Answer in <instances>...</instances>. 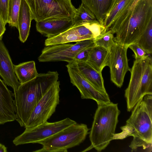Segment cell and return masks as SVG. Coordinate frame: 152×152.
<instances>
[{
	"label": "cell",
	"mask_w": 152,
	"mask_h": 152,
	"mask_svg": "<svg viewBox=\"0 0 152 152\" xmlns=\"http://www.w3.org/2000/svg\"><path fill=\"white\" fill-rule=\"evenodd\" d=\"M36 22L52 18L72 19L76 9L71 0H25Z\"/></svg>",
	"instance_id": "7"
},
{
	"label": "cell",
	"mask_w": 152,
	"mask_h": 152,
	"mask_svg": "<svg viewBox=\"0 0 152 152\" xmlns=\"http://www.w3.org/2000/svg\"><path fill=\"white\" fill-rule=\"evenodd\" d=\"M9 0H0V17L6 25L8 23Z\"/></svg>",
	"instance_id": "29"
},
{
	"label": "cell",
	"mask_w": 152,
	"mask_h": 152,
	"mask_svg": "<svg viewBox=\"0 0 152 152\" xmlns=\"http://www.w3.org/2000/svg\"><path fill=\"white\" fill-rule=\"evenodd\" d=\"M14 64L7 48L0 40V75L14 93L20 85L14 72Z\"/></svg>",
	"instance_id": "14"
},
{
	"label": "cell",
	"mask_w": 152,
	"mask_h": 152,
	"mask_svg": "<svg viewBox=\"0 0 152 152\" xmlns=\"http://www.w3.org/2000/svg\"><path fill=\"white\" fill-rule=\"evenodd\" d=\"M94 45V39L57 44L45 46L38 58L40 62L64 61L68 63L75 61L77 54L83 49Z\"/></svg>",
	"instance_id": "9"
},
{
	"label": "cell",
	"mask_w": 152,
	"mask_h": 152,
	"mask_svg": "<svg viewBox=\"0 0 152 152\" xmlns=\"http://www.w3.org/2000/svg\"><path fill=\"white\" fill-rule=\"evenodd\" d=\"M21 0H9L8 23L9 26L18 28V20Z\"/></svg>",
	"instance_id": "25"
},
{
	"label": "cell",
	"mask_w": 152,
	"mask_h": 152,
	"mask_svg": "<svg viewBox=\"0 0 152 152\" xmlns=\"http://www.w3.org/2000/svg\"><path fill=\"white\" fill-rule=\"evenodd\" d=\"M142 48L148 54L152 53V20L143 33L135 42Z\"/></svg>",
	"instance_id": "24"
},
{
	"label": "cell",
	"mask_w": 152,
	"mask_h": 152,
	"mask_svg": "<svg viewBox=\"0 0 152 152\" xmlns=\"http://www.w3.org/2000/svg\"><path fill=\"white\" fill-rule=\"evenodd\" d=\"M75 61L82 75L88 82L99 91L107 93L101 72L96 70L87 62Z\"/></svg>",
	"instance_id": "18"
},
{
	"label": "cell",
	"mask_w": 152,
	"mask_h": 152,
	"mask_svg": "<svg viewBox=\"0 0 152 152\" xmlns=\"http://www.w3.org/2000/svg\"><path fill=\"white\" fill-rule=\"evenodd\" d=\"M13 93L0 78V124L16 119Z\"/></svg>",
	"instance_id": "16"
},
{
	"label": "cell",
	"mask_w": 152,
	"mask_h": 152,
	"mask_svg": "<svg viewBox=\"0 0 152 152\" xmlns=\"http://www.w3.org/2000/svg\"><path fill=\"white\" fill-rule=\"evenodd\" d=\"M30 8L25 0H21L18 20V28L20 41L25 42L29 36L32 20Z\"/></svg>",
	"instance_id": "19"
},
{
	"label": "cell",
	"mask_w": 152,
	"mask_h": 152,
	"mask_svg": "<svg viewBox=\"0 0 152 152\" xmlns=\"http://www.w3.org/2000/svg\"><path fill=\"white\" fill-rule=\"evenodd\" d=\"M7 148L3 145L0 143V152H7Z\"/></svg>",
	"instance_id": "32"
},
{
	"label": "cell",
	"mask_w": 152,
	"mask_h": 152,
	"mask_svg": "<svg viewBox=\"0 0 152 152\" xmlns=\"http://www.w3.org/2000/svg\"><path fill=\"white\" fill-rule=\"evenodd\" d=\"M133 137V140L129 145L132 151H138L139 149L142 150V151H152V143H148L137 137Z\"/></svg>",
	"instance_id": "27"
},
{
	"label": "cell",
	"mask_w": 152,
	"mask_h": 152,
	"mask_svg": "<svg viewBox=\"0 0 152 152\" xmlns=\"http://www.w3.org/2000/svg\"><path fill=\"white\" fill-rule=\"evenodd\" d=\"M152 20V0H139L110 28L114 41L127 46L135 42Z\"/></svg>",
	"instance_id": "2"
},
{
	"label": "cell",
	"mask_w": 152,
	"mask_h": 152,
	"mask_svg": "<svg viewBox=\"0 0 152 152\" xmlns=\"http://www.w3.org/2000/svg\"><path fill=\"white\" fill-rule=\"evenodd\" d=\"M15 74L20 84H23L35 78L38 75L35 62L30 61L14 65Z\"/></svg>",
	"instance_id": "22"
},
{
	"label": "cell",
	"mask_w": 152,
	"mask_h": 152,
	"mask_svg": "<svg viewBox=\"0 0 152 152\" xmlns=\"http://www.w3.org/2000/svg\"><path fill=\"white\" fill-rule=\"evenodd\" d=\"M143 98H141L134 107L126 125L121 127L122 132L115 134V139L132 136L152 143V112L148 110Z\"/></svg>",
	"instance_id": "6"
},
{
	"label": "cell",
	"mask_w": 152,
	"mask_h": 152,
	"mask_svg": "<svg viewBox=\"0 0 152 152\" xmlns=\"http://www.w3.org/2000/svg\"><path fill=\"white\" fill-rule=\"evenodd\" d=\"M60 82L57 81L48 90L33 109L24 127L31 128L43 124L55 112L59 102Z\"/></svg>",
	"instance_id": "8"
},
{
	"label": "cell",
	"mask_w": 152,
	"mask_h": 152,
	"mask_svg": "<svg viewBox=\"0 0 152 152\" xmlns=\"http://www.w3.org/2000/svg\"><path fill=\"white\" fill-rule=\"evenodd\" d=\"M73 26L72 19L57 18L36 22L37 31L47 37L58 35Z\"/></svg>",
	"instance_id": "15"
},
{
	"label": "cell",
	"mask_w": 152,
	"mask_h": 152,
	"mask_svg": "<svg viewBox=\"0 0 152 152\" xmlns=\"http://www.w3.org/2000/svg\"><path fill=\"white\" fill-rule=\"evenodd\" d=\"M97 20L93 12L82 3L79 7L76 9L75 15L72 19L73 26L81 25Z\"/></svg>",
	"instance_id": "23"
},
{
	"label": "cell",
	"mask_w": 152,
	"mask_h": 152,
	"mask_svg": "<svg viewBox=\"0 0 152 152\" xmlns=\"http://www.w3.org/2000/svg\"><path fill=\"white\" fill-rule=\"evenodd\" d=\"M120 113L118 104L98 105L89 134L91 145L84 151L93 148L98 152L104 149L114 139Z\"/></svg>",
	"instance_id": "3"
},
{
	"label": "cell",
	"mask_w": 152,
	"mask_h": 152,
	"mask_svg": "<svg viewBox=\"0 0 152 152\" xmlns=\"http://www.w3.org/2000/svg\"><path fill=\"white\" fill-rule=\"evenodd\" d=\"M57 71L38 73L34 79L21 84L13 93L16 120L21 126L25 127L39 101L58 79Z\"/></svg>",
	"instance_id": "1"
},
{
	"label": "cell",
	"mask_w": 152,
	"mask_h": 152,
	"mask_svg": "<svg viewBox=\"0 0 152 152\" xmlns=\"http://www.w3.org/2000/svg\"><path fill=\"white\" fill-rule=\"evenodd\" d=\"M103 26L104 21L109 12L113 0H81Z\"/></svg>",
	"instance_id": "21"
},
{
	"label": "cell",
	"mask_w": 152,
	"mask_h": 152,
	"mask_svg": "<svg viewBox=\"0 0 152 152\" xmlns=\"http://www.w3.org/2000/svg\"><path fill=\"white\" fill-rule=\"evenodd\" d=\"M139 0H134L133 3L132 4V5L131 6L130 10L132 9L134 7V6H135V5L137 3V2Z\"/></svg>",
	"instance_id": "33"
},
{
	"label": "cell",
	"mask_w": 152,
	"mask_h": 152,
	"mask_svg": "<svg viewBox=\"0 0 152 152\" xmlns=\"http://www.w3.org/2000/svg\"><path fill=\"white\" fill-rule=\"evenodd\" d=\"M102 34L93 26L83 25L73 26L65 32L56 36L47 37L45 46L94 39Z\"/></svg>",
	"instance_id": "13"
},
{
	"label": "cell",
	"mask_w": 152,
	"mask_h": 152,
	"mask_svg": "<svg viewBox=\"0 0 152 152\" xmlns=\"http://www.w3.org/2000/svg\"><path fill=\"white\" fill-rule=\"evenodd\" d=\"M76 123L69 118L54 122L47 121L36 126L25 129L22 134L14 139L13 142L16 146L37 143Z\"/></svg>",
	"instance_id": "10"
},
{
	"label": "cell",
	"mask_w": 152,
	"mask_h": 152,
	"mask_svg": "<svg viewBox=\"0 0 152 152\" xmlns=\"http://www.w3.org/2000/svg\"><path fill=\"white\" fill-rule=\"evenodd\" d=\"M93 46L86 48L79 52L75 57V61L87 62L88 59L91 49Z\"/></svg>",
	"instance_id": "30"
},
{
	"label": "cell",
	"mask_w": 152,
	"mask_h": 152,
	"mask_svg": "<svg viewBox=\"0 0 152 152\" xmlns=\"http://www.w3.org/2000/svg\"><path fill=\"white\" fill-rule=\"evenodd\" d=\"M109 56V50L94 45L91 49L87 62L96 70L102 73L104 68L108 66Z\"/></svg>",
	"instance_id": "20"
},
{
	"label": "cell",
	"mask_w": 152,
	"mask_h": 152,
	"mask_svg": "<svg viewBox=\"0 0 152 152\" xmlns=\"http://www.w3.org/2000/svg\"><path fill=\"white\" fill-rule=\"evenodd\" d=\"M134 0H113L110 9L104 21L103 26L107 31L131 8Z\"/></svg>",
	"instance_id": "17"
},
{
	"label": "cell",
	"mask_w": 152,
	"mask_h": 152,
	"mask_svg": "<svg viewBox=\"0 0 152 152\" xmlns=\"http://www.w3.org/2000/svg\"><path fill=\"white\" fill-rule=\"evenodd\" d=\"M5 25L6 24L0 17V40H1L3 35L6 30Z\"/></svg>",
	"instance_id": "31"
},
{
	"label": "cell",
	"mask_w": 152,
	"mask_h": 152,
	"mask_svg": "<svg viewBox=\"0 0 152 152\" xmlns=\"http://www.w3.org/2000/svg\"><path fill=\"white\" fill-rule=\"evenodd\" d=\"M129 47L115 42L109 50L108 66L110 69V79L118 87L123 85L126 72L130 71L127 56Z\"/></svg>",
	"instance_id": "12"
},
{
	"label": "cell",
	"mask_w": 152,
	"mask_h": 152,
	"mask_svg": "<svg viewBox=\"0 0 152 152\" xmlns=\"http://www.w3.org/2000/svg\"><path fill=\"white\" fill-rule=\"evenodd\" d=\"M89 129L84 124L77 123L37 143L42 145L35 152H67L85 139Z\"/></svg>",
	"instance_id": "5"
},
{
	"label": "cell",
	"mask_w": 152,
	"mask_h": 152,
	"mask_svg": "<svg viewBox=\"0 0 152 152\" xmlns=\"http://www.w3.org/2000/svg\"><path fill=\"white\" fill-rule=\"evenodd\" d=\"M113 34L111 30L101 34L94 39V45L102 47L109 50L115 42Z\"/></svg>",
	"instance_id": "26"
},
{
	"label": "cell",
	"mask_w": 152,
	"mask_h": 152,
	"mask_svg": "<svg viewBox=\"0 0 152 152\" xmlns=\"http://www.w3.org/2000/svg\"><path fill=\"white\" fill-rule=\"evenodd\" d=\"M134 54L135 59H143L148 56L146 52L136 43H134L129 46Z\"/></svg>",
	"instance_id": "28"
},
{
	"label": "cell",
	"mask_w": 152,
	"mask_h": 152,
	"mask_svg": "<svg viewBox=\"0 0 152 152\" xmlns=\"http://www.w3.org/2000/svg\"><path fill=\"white\" fill-rule=\"evenodd\" d=\"M129 84L125 90L127 110L130 112L140 99L152 94V60L151 56L135 59L130 71Z\"/></svg>",
	"instance_id": "4"
},
{
	"label": "cell",
	"mask_w": 152,
	"mask_h": 152,
	"mask_svg": "<svg viewBox=\"0 0 152 152\" xmlns=\"http://www.w3.org/2000/svg\"><path fill=\"white\" fill-rule=\"evenodd\" d=\"M71 83L79 90L82 99L95 101L98 105L110 103L111 102L107 93L102 92L94 87L83 76L75 61L66 66Z\"/></svg>",
	"instance_id": "11"
}]
</instances>
